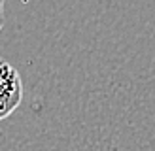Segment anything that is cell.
Segmentation results:
<instances>
[{
  "label": "cell",
  "mask_w": 155,
  "mask_h": 151,
  "mask_svg": "<svg viewBox=\"0 0 155 151\" xmlns=\"http://www.w3.org/2000/svg\"><path fill=\"white\" fill-rule=\"evenodd\" d=\"M4 25V0H0V28Z\"/></svg>",
  "instance_id": "cell-2"
},
{
  "label": "cell",
  "mask_w": 155,
  "mask_h": 151,
  "mask_svg": "<svg viewBox=\"0 0 155 151\" xmlns=\"http://www.w3.org/2000/svg\"><path fill=\"white\" fill-rule=\"evenodd\" d=\"M0 60H2V59H0Z\"/></svg>",
  "instance_id": "cell-3"
},
{
  "label": "cell",
  "mask_w": 155,
  "mask_h": 151,
  "mask_svg": "<svg viewBox=\"0 0 155 151\" xmlns=\"http://www.w3.org/2000/svg\"><path fill=\"white\" fill-rule=\"evenodd\" d=\"M23 98V81L12 64L0 60V121L17 110Z\"/></svg>",
  "instance_id": "cell-1"
}]
</instances>
